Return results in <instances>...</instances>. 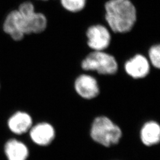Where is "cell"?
I'll return each instance as SVG.
<instances>
[{
    "label": "cell",
    "mask_w": 160,
    "mask_h": 160,
    "mask_svg": "<svg viewBox=\"0 0 160 160\" xmlns=\"http://www.w3.org/2000/svg\"><path fill=\"white\" fill-rule=\"evenodd\" d=\"M48 20L42 12H35L34 5L29 1L20 4L18 9L10 12L3 24L4 31L15 41L22 40L25 35L43 32Z\"/></svg>",
    "instance_id": "6da1fadb"
},
{
    "label": "cell",
    "mask_w": 160,
    "mask_h": 160,
    "mask_svg": "<svg viewBox=\"0 0 160 160\" xmlns=\"http://www.w3.org/2000/svg\"><path fill=\"white\" fill-rule=\"evenodd\" d=\"M105 20L116 33L131 31L137 20V10L131 0H109L104 4Z\"/></svg>",
    "instance_id": "7a4b0ae2"
},
{
    "label": "cell",
    "mask_w": 160,
    "mask_h": 160,
    "mask_svg": "<svg viewBox=\"0 0 160 160\" xmlns=\"http://www.w3.org/2000/svg\"><path fill=\"white\" fill-rule=\"evenodd\" d=\"M90 134L94 142L105 147L118 144L122 137L120 127L105 116H97L94 119Z\"/></svg>",
    "instance_id": "3957f363"
},
{
    "label": "cell",
    "mask_w": 160,
    "mask_h": 160,
    "mask_svg": "<svg viewBox=\"0 0 160 160\" xmlns=\"http://www.w3.org/2000/svg\"><path fill=\"white\" fill-rule=\"evenodd\" d=\"M81 68L87 71H96L101 75H114L118 63L112 55L104 51H92L82 61Z\"/></svg>",
    "instance_id": "277c9868"
},
{
    "label": "cell",
    "mask_w": 160,
    "mask_h": 160,
    "mask_svg": "<svg viewBox=\"0 0 160 160\" xmlns=\"http://www.w3.org/2000/svg\"><path fill=\"white\" fill-rule=\"evenodd\" d=\"M86 37L87 45L93 51H104L111 43L110 32L102 24L90 26L86 31Z\"/></svg>",
    "instance_id": "5b68a950"
},
{
    "label": "cell",
    "mask_w": 160,
    "mask_h": 160,
    "mask_svg": "<svg viewBox=\"0 0 160 160\" xmlns=\"http://www.w3.org/2000/svg\"><path fill=\"white\" fill-rule=\"evenodd\" d=\"M76 92L84 99L92 100L100 94V87L96 78L90 75H80L75 80Z\"/></svg>",
    "instance_id": "8992f818"
},
{
    "label": "cell",
    "mask_w": 160,
    "mask_h": 160,
    "mask_svg": "<svg viewBox=\"0 0 160 160\" xmlns=\"http://www.w3.org/2000/svg\"><path fill=\"white\" fill-rule=\"evenodd\" d=\"M29 132L31 140L35 144L41 147H46L50 145L56 135L54 127L48 122L37 123L32 126Z\"/></svg>",
    "instance_id": "52a82bcc"
},
{
    "label": "cell",
    "mask_w": 160,
    "mask_h": 160,
    "mask_svg": "<svg viewBox=\"0 0 160 160\" xmlns=\"http://www.w3.org/2000/svg\"><path fill=\"white\" fill-rule=\"evenodd\" d=\"M126 74L133 79H142L150 72V62L142 54H137L126 61L124 65Z\"/></svg>",
    "instance_id": "ba28073f"
},
{
    "label": "cell",
    "mask_w": 160,
    "mask_h": 160,
    "mask_svg": "<svg viewBox=\"0 0 160 160\" xmlns=\"http://www.w3.org/2000/svg\"><path fill=\"white\" fill-rule=\"evenodd\" d=\"M8 128L12 133L20 135L29 131L33 126V119L27 112L17 111L9 118Z\"/></svg>",
    "instance_id": "9c48e42d"
},
{
    "label": "cell",
    "mask_w": 160,
    "mask_h": 160,
    "mask_svg": "<svg viewBox=\"0 0 160 160\" xmlns=\"http://www.w3.org/2000/svg\"><path fill=\"white\" fill-rule=\"evenodd\" d=\"M4 150L8 160H27L29 157V148L27 145L16 139L7 141Z\"/></svg>",
    "instance_id": "30bf717a"
},
{
    "label": "cell",
    "mask_w": 160,
    "mask_h": 160,
    "mask_svg": "<svg viewBox=\"0 0 160 160\" xmlns=\"http://www.w3.org/2000/svg\"><path fill=\"white\" fill-rule=\"evenodd\" d=\"M140 138L143 145L152 147L160 142V126L154 120L145 122L140 131Z\"/></svg>",
    "instance_id": "8fae6325"
},
{
    "label": "cell",
    "mask_w": 160,
    "mask_h": 160,
    "mask_svg": "<svg viewBox=\"0 0 160 160\" xmlns=\"http://www.w3.org/2000/svg\"><path fill=\"white\" fill-rule=\"evenodd\" d=\"M60 2L65 10L70 12L76 13L85 8L87 0H60Z\"/></svg>",
    "instance_id": "7c38bea8"
},
{
    "label": "cell",
    "mask_w": 160,
    "mask_h": 160,
    "mask_svg": "<svg viewBox=\"0 0 160 160\" xmlns=\"http://www.w3.org/2000/svg\"><path fill=\"white\" fill-rule=\"evenodd\" d=\"M149 61L155 68H160V46L159 44L150 47L148 51Z\"/></svg>",
    "instance_id": "4fadbf2b"
},
{
    "label": "cell",
    "mask_w": 160,
    "mask_h": 160,
    "mask_svg": "<svg viewBox=\"0 0 160 160\" xmlns=\"http://www.w3.org/2000/svg\"><path fill=\"white\" fill-rule=\"evenodd\" d=\"M42 1H47V0H42Z\"/></svg>",
    "instance_id": "5bb4252c"
}]
</instances>
